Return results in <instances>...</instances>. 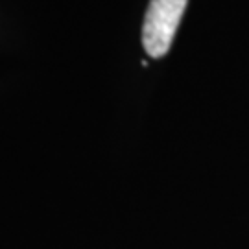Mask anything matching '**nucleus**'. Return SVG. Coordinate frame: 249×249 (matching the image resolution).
<instances>
[{
    "label": "nucleus",
    "instance_id": "obj_1",
    "mask_svg": "<svg viewBox=\"0 0 249 249\" xmlns=\"http://www.w3.org/2000/svg\"><path fill=\"white\" fill-rule=\"evenodd\" d=\"M188 0H151L142 26V45L150 57L170 50Z\"/></svg>",
    "mask_w": 249,
    "mask_h": 249
}]
</instances>
